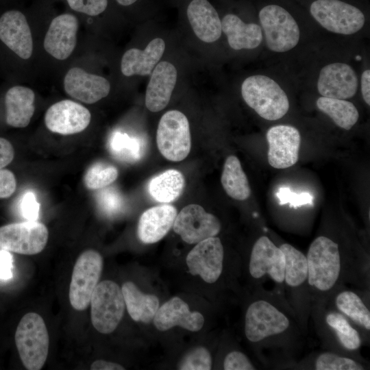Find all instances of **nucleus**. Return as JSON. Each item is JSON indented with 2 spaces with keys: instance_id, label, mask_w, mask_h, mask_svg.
I'll return each instance as SVG.
<instances>
[{
  "instance_id": "f257e3e1",
  "label": "nucleus",
  "mask_w": 370,
  "mask_h": 370,
  "mask_svg": "<svg viewBox=\"0 0 370 370\" xmlns=\"http://www.w3.org/2000/svg\"><path fill=\"white\" fill-rule=\"evenodd\" d=\"M241 95L245 103L260 116L275 121L288 111V98L273 79L263 75L247 77L241 85Z\"/></svg>"
},
{
  "instance_id": "f03ea898",
  "label": "nucleus",
  "mask_w": 370,
  "mask_h": 370,
  "mask_svg": "<svg viewBox=\"0 0 370 370\" xmlns=\"http://www.w3.org/2000/svg\"><path fill=\"white\" fill-rule=\"evenodd\" d=\"M308 284L319 292L330 291L338 282L342 262L338 245L325 236L316 238L306 255Z\"/></svg>"
},
{
  "instance_id": "7ed1b4c3",
  "label": "nucleus",
  "mask_w": 370,
  "mask_h": 370,
  "mask_svg": "<svg viewBox=\"0 0 370 370\" xmlns=\"http://www.w3.org/2000/svg\"><path fill=\"white\" fill-rule=\"evenodd\" d=\"M15 343L24 367L42 369L47 358L49 338L43 319L36 312L25 314L15 332Z\"/></svg>"
},
{
  "instance_id": "20e7f679",
  "label": "nucleus",
  "mask_w": 370,
  "mask_h": 370,
  "mask_svg": "<svg viewBox=\"0 0 370 370\" xmlns=\"http://www.w3.org/2000/svg\"><path fill=\"white\" fill-rule=\"evenodd\" d=\"M90 304L91 322L95 329L104 334L112 333L125 311L121 288L113 281L103 280L95 288Z\"/></svg>"
},
{
  "instance_id": "39448f33",
  "label": "nucleus",
  "mask_w": 370,
  "mask_h": 370,
  "mask_svg": "<svg viewBox=\"0 0 370 370\" xmlns=\"http://www.w3.org/2000/svg\"><path fill=\"white\" fill-rule=\"evenodd\" d=\"M259 19L271 51L286 52L298 44L299 27L284 8L276 4L265 5L259 12Z\"/></svg>"
},
{
  "instance_id": "423d86ee",
  "label": "nucleus",
  "mask_w": 370,
  "mask_h": 370,
  "mask_svg": "<svg viewBox=\"0 0 370 370\" xmlns=\"http://www.w3.org/2000/svg\"><path fill=\"white\" fill-rule=\"evenodd\" d=\"M156 143L160 153L170 161L180 162L187 157L191 137L188 121L182 112L173 110L162 115L156 132Z\"/></svg>"
},
{
  "instance_id": "0eeeda50",
  "label": "nucleus",
  "mask_w": 370,
  "mask_h": 370,
  "mask_svg": "<svg viewBox=\"0 0 370 370\" xmlns=\"http://www.w3.org/2000/svg\"><path fill=\"white\" fill-rule=\"evenodd\" d=\"M310 12L325 29L339 34H355L365 22L358 8L341 0H315L310 4Z\"/></svg>"
},
{
  "instance_id": "6e6552de",
  "label": "nucleus",
  "mask_w": 370,
  "mask_h": 370,
  "mask_svg": "<svg viewBox=\"0 0 370 370\" xmlns=\"http://www.w3.org/2000/svg\"><path fill=\"white\" fill-rule=\"evenodd\" d=\"M103 269V258L92 249L84 251L73 267L69 287V300L77 310H84L90 304Z\"/></svg>"
},
{
  "instance_id": "1a4fd4ad",
  "label": "nucleus",
  "mask_w": 370,
  "mask_h": 370,
  "mask_svg": "<svg viewBox=\"0 0 370 370\" xmlns=\"http://www.w3.org/2000/svg\"><path fill=\"white\" fill-rule=\"evenodd\" d=\"M47 227L37 221L10 223L0 227V248L20 254L34 255L45 247Z\"/></svg>"
},
{
  "instance_id": "9d476101",
  "label": "nucleus",
  "mask_w": 370,
  "mask_h": 370,
  "mask_svg": "<svg viewBox=\"0 0 370 370\" xmlns=\"http://www.w3.org/2000/svg\"><path fill=\"white\" fill-rule=\"evenodd\" d=\"M288 318L270 302L260 299L248 307L245 317V334L253 343L284 332L289 327Z\"/></svg>"
},
{
  "instance_id": "9b49d317",
  "label": "nucleus",
  "mask_w": 370,
  "mask_h": 370,
  "mask_svg": "<svg viewBox=\"0 0 370 370\" xmlns=\"http://www.w3.org/2000/svg\"><path fill=\"white\" fill-rule=\"evenodd\" d=\"M219 219L205 211L197 204H189L177 214L173 229L188 244H196L210 237L216 236L221 231Z\"/></svg>"
},
{
  "instance_id": "f8f14e48",
  "label": "nucleus",
  "mask_w": 370,
  "mask_h": 370,
  "mask_svg": "<svg viewBox=\"0 0 370 370\" xmlns=\"http://www.w3.org/2000/svg\"><path fill=\"white\" fill-rule=\"evenodd\" d=\"M224 250L219 238L214 236L197 243L188 254L186 262L189 272L206 282L214 283L221 276Z\"/></svg>"
},
{
  "instance_id": "ddd939ff",
  "label": "nucleus",
  "mask_w": 370,
  "mask_h": 370,
  "mask_svg": "<svg viewBox=\"0 0 370 370\" xmlns=\"http://www.w3.org/2000/svg\"><path fill=\"white\" fill-rule=\"evenodd\" d=\"M269 144V164L275 169H286L298 160L301 136L299 130L291 125H278L267 132Z\"/></svg>"
},
{
  "instance_id": "4468645a",
  "label": "nucleus",
  "mask_w": 370,
  "mask_h": 370,
  "mask_svg": "<svg viewBox=\"0 0 370 370\" xmlns=\"http://www.w3.org/2000/svg\"><path fill=\"white\" fill-rule=\"evenodd\" d=\"M90 119V112L86 107L69 99L55 103L45 115L46 127L52 132L63 135L84 131Z\"/></svg>"
},
{
  "instance_id": "2eb2a0df",
  "label": "nucleus",
  "mask_w": 370,
  "mask_h": 370,
  "mask_svg": "<svg viewBox=\"0 0 370 370\" xmlns=\"http://www.w3.org/2000/svg\"><path fill=\"white\" fill-rule=\"evenodd\" d=\"M358 79L354 69L343 62L323 66L319 75L317 87L322 97L346 99L355 95Z\"/></svg>"
},
{
  "instance_id": "dca6fc26",
  "label": "nucleus",
  "mask_w": 370,
  "mask_h": 370,
  "mask_svg": "<svg viewBox=\"0 0 370 370\" xmlns=\"http://www.w3.org/2000/svg\"><path fill=\"white\" fill-rule=\"evenodd\" d=\"M284 265V256L280 247L266 236L256 240L249 264V273L254 279H260L267 275L275 282L282 283Z\"/></svg>"
},
{
  "instance_id": "f3484780",
  "label": "nucleus",
  "mask_w": 370,
  "mask_h": 370,
  "mask_svg": "<svg viewBox=\"0 0 370 370\" xmlns=\"http://www.w3.org/2000/svg\"><path fill=\"white\" fill-rule=\"evenodd\" d=\"M0 40L19 58L27 60L32 56V33L26 17L21 12L12 10L1 16Z\"/></svg>"
},
{
  "instance_id": "a211bd4d",
  "label": "nucleus",
  "mask_w": 370,
  "mask_h": 370,
  "mask_svg": "<svg viewBox=\"0 0 370 370\" xmlns=\"http://www.w3.org/2000/svg\"><path fill=\"white\" fill-rule=\"evenodd\" d=\"M78 26L77 18L71 14L54 18L45 37V51L58 60L68 58L76 46Z\"/></svg>"
},
{
  "instance_id": "6ab92c4d",
  "label": "nucleus",
  "mask_w": 370,
  "mask_h": 370,
  "mask_svg": "<svg viewBox=\"0 0 370 370\" xmlns=\"http://www.w3.org/2000/svg\"><path fill=\"white\" fill-rule=\"evenodd\" d=\"M64 88L71 97L85 103H94L108 96L110 84L101 76L73 67L64 78Z\"/></svg>"
},
{
  "instance_id": "aec40b11",
  "label": "nucleus",
  "mask_w": 370,
  "mask_h": 370,
  "mask_svg": "<svg viewBox=\"0 0 370 370\" xmlns=\"http://www.w3.org/2000/svg\"><path fill=\"white\" fill-rule=\"evenodd\" d=\"M153 321L160 331L180 326L191 332H197L204 323V316L199 312L190 311L188 305L178 297L170 299L159 307Z\"/></svg>"
},
{
  "instance_id": "412c9836",
  "label": "nucleus",
  "mask_w": 370,
  "mask_h": 370,
  "mask_svg": "<svg viewBox=\"0 0 370 370\" xmlns=\"http://www.w3.org/2000/svg\"><path fill=\"white\" fill-rule=\"evenodd\" d=\"M147 84L145 106L153 112H159L169 103L175 88L177 72L170 62L163 61L153 69Z\"/></svg>"
},
{
  "instance_id": "4be33fe9",
  "label": "nucleus",
  "mask_w": 370,
  "mask_h": 370,
  "mask_svg": "<svg viewBox=\"0 0 370 370\" xmlns=\"http://www.w3.org/2000/svg\"><path fill=\"white\" fill-rule=\"evenodd\" d=\"M177 214L175 206L163 204L151 207L140 216L137 233L143 243H154L160 241L173 227Z\"/></svg>"
},
{
  "instance_id": "5701e85b",
  "label": "nucleus",
  "mask_w": 370,
  "mask_h": 370,
  "mask_svg": "<svg viewBox=\"0 0 370 370\" xmlns=\"http://www.w3.org/2000/svg\"><path fill=\"white\" fill-rule=\"evenodd\" d=\"M186 14L195 35L203 42H213L221 36V21L215 8L207 0H193Z\"/></svg>"
},
{
  "instance_id": "b1692460",
  "label": "nucleus",
  "mask_w": 370,
  "mask_h": 370,
  "mask_svg": "<svg viewBox=\"0 0 370 370\" xmlns=\"http://www.w3.org/2000/svg\"><path fill=\"white\" fill-rule=\"evenodd\" d=\"M165 49L164 40L155 38L149 42L144 50L132 48L123 54L121 70L127 77L149 75L158 64Z\"/></svg>"
},
{
  "instance_id": "393cba45",
  "label": "nucleus",
  "mask_w": 370,
  "mask_h": 370,
  "mask_svg": "<svg viewBox=\"0 0 370 370\" xmlns=\"http://www.w3.org/2000/svg\"><path fill=\"white\" fill-rule=\"evenodd\" d=\"M35 94L25 86H14L5 96L6 123L13 127H27L34 115Z\"/></svg>"
},
{
  "instance_id": "a878e982",
  "label": "nucleus",
  "mask_w": 370,
  "mask_h": 370,
  "mask_svg": "<svg viewBox=\"0 0 370 370\" xmlns=\"http://www.w3.org/2000/svg\"><path fill=\"white\" fill-rule=\"evenodd\" d=\"M221 29L227 36L230 47L234 50L255 49L262 40L260 25L245 23L234 14H227L223 18Z\"/></svg>"
},
{
  "instance_id": "bb28decb",
  "label": "nucleus",
  "mask_w": 370,
  "mask_h": 370,
  "mask_svg": "<svg viewBox=\"0 0 370 370\" xmlns=\"http://www.w3.org/2000/svg\"><path fill=\"white\" fill-rule=\"evenodd\" d=\"M127 312L135 321L149 324L159 308V299L155 295L145 294L132 282H125L121 287Z\"/></svg>"
},
{
  "instance_id": "cd10ccee",
  "label": "nucleus",
  "mask_w": 370,
  "mask_h": 370,
  "mask_svg": "<svg viewBox=\"0 0 370 370\" xmlns=\"http://www.w3.org/2000/svg\"><path fill=\"white\" fill-rule=\"evenodd\" d=\"M184 186L185 179L182 173L176 169H169L149 181L148 192L154 200L167 204L180 197Z\"/></svg>"
},
{
  "instance_id": "c85d7f7f",
  "label": "nucleus",
  "mask_w": 370,
  "mask_h": 370,
  "mask_svg": "<svg viewBox=\"0 0 370 370\" xmlns=\"http://www.w3.org/2000/svg\"><path fill=\"white\" fill-rule=\"evenodd\" d=\"M221 184L228 196L236 200H245L251 195V188L238 158L230 156L225 160L221 177Z\"/></svg>"
},
{
  "instance_id": "c756f323",
  "label": "nucleus",
  "mask_w": 370,
  "mask_h": 370,
  "mask_svg": "<svg viewBox=\"0 0 370 370\" xmlns=\"http://www.w3.org/2000/svg\"><path fill=\"white\" fill-rule=\"evenodd\" d=\"M319 110L330 117L335 124L346 130H350L358 121L359 114L356 107L350 101L320 97L316 101Z\"/></svg>"
},
{
  "instance_id": "7c9ffc66",
  "label": "nucleus",
  "mask_w": 370,
  "mask_h": 370,
  "mask_svg": "<svg viewBox=\"0 0 370 370\" xmlns=\"http://www.w3.org/2000/svg\"><path fill=\"white\" fill-rule=\"evenodd\" d=\"M284 260V280L291 287H299L308 280V267L306 256L293 245L284 243L279 247Z\"/></svg>"
},
{
  "instance_id": "2f4dec72",
  "label": "nucleus",
  "mask_w": 370,
  "mask_h": 370,
  "mask_svg": "<svg viewBox=\"0 0 370 370\" xmlns=\"http://www.w3.org/2000/svg\"><path fill=\"white\" fill-rule=\"evenodd\" d=\"M339 311L367 330L370 329V312L362 299L356 293L343 291L335 299Z\"/></svg>"
},
{
  "instance_id": "473e14b6",
  "label": "nucleus",
  "mask_w": 370,
  "mask_h": 370,
  "mask_svg": "<svg viewBox=\"0 0 370 370\" xmlns=\"http://www.w3.org/2000/svg\"><path fill=\"white\" fill-rule=\"evenodd\" d=\"M327 324L334 331L340 343L350 351L358 349L361 345V338L358 331L347 319L337 312H329L325 318Z\"/></svg>"
},
{
  "instance_id": "72a5a7b5",
  "label": "nucleus",
  "mask_w": 370,
  "mask_h": 370,
  "mask_svg": "<svg viewBox=\"0 0 370 370\" xmlns=\"http://www.w3.org/2000/svg\"><path fill=\"white\" fill-rule=\"evenodd\" d=\"M118 175L119 171L113 165L97 162L93 164L86 171L84 181L88 189L99 190L111 184L116 180Z\"/></svg>"
},
{
  "instance_id": "f704fd0d",
  "label": "nucleus",
  "mask_w": 370,
  "mask_h": 370,
  "mask_svg": "<svg viewBox=\"0 0 370 370\" xmlns=\"http://www.w3.org/2000/svg\"><path fill=\"white\" fill-rule=\"evenodd\" d=\"M314 369L317 370H361L358 362L331 352H324L317 358Z\"/></svg>"
},
{
  "instance_id": "c9c22d12",
  "label": "nucleus",
  "mask_w": 370,
  "mask_h": 370,
  "mask_svg": "<svg viewBox=\"0 0 370 370\" xmlns=\"http://www.w3.org/2000/svg\"><path fill=\"white\" fill-rule=\"evenodd\" d=\"M212 356L204 347H197L189 351L180 360V370H210L212 369Z\"/></svg>"
},
{
  "instance_id": "e433bc0d",
  "label": "nucleus",
  "mask_w": 370,
  "mask_h": 370,
  "mask_svg": "<svg viewBox=\"0 0 370 370\" xmlns=\"http://www.w3.org/2000/svg\"><path fill=\"white\" fill-rule=\"evenodd\" d=\"M112 152L123 160H136L140 156V147L138 143L127 135L116 133L110 143Z\"/></svg>"
},
{
  "instance_id": "4c0bfd02",
  "label": "nucleus",
  "mask_w": 370,
  "mask_h": 370,
  "mask_svg": "<svg viewBox=\"0 0 370 370\" xmlns=\"http://www.w3.org/2000/svg\"><path fill=\"white\" fill-rule=\"evenodd\" d=\"M100 209L108 214H113L119 211L121 206V198L113 188H103L97 197Z\"/></svg>"
},
{
  "instance_id": "58836bf2",
  "label": "nucleus",
  "mask_w": 370,
  "mask_h": 370,
  "mask_svg": "<svg viewBox=\"0 0 370 370\" xmlns=\"http://www.w3.org/2000/svg\"><path fill=\"white\" fill-rule=\"evenodd\" d=\"M280 205L289 204L290 206L297 208L305 204H312L313 197L308 192L296 193L289 188L282 187L276 193Z\"/></svg>"
},
{
  "instance_id": "ea45409f",
  "label": "nucleus",
  "mask_w": 370,
  "mask_h": 370,
  "mask_svg": "<svg viewBox=\"0 0 370 370\" xmlns=\"http://www.w3.org/2000/svg\"><path fill=\"white\" fill-rule=\"evenodd\" d=\"M71 9L90 16H97L105 11L108 0H66Z\"/></svg>"
},
{
  "instance_id": "a19ab883",
  "label": "nucleus",
  "mask_w": 370,
  "mask_h": 370,
  "mask_svg": "<svg viewBox=\"0 0 370 370\" xmlns=\"http://www.w3.org/2000/svg\"><path fill=\"white\" fill-rule=\"evenodd\" d=\"M19 210L27 221H37L40 204L34 192L27 191L23 195L19 203Z\"/></svg>"
},
{
  "instance_id": "79ce46f5",
  "label": "nucleus",
  "mask_w": 370,
  "mask_h": 370,
  "mask_svg": "<svg viewBox=\"0 0 370 370\" xmlns=\"http://www.w3.org/2000/svg\"><path fill=\"white\" fill-rule=\"evenodd\" d=\"M225 370L256 369L248 357L239 351H232L227 354L223 361Z\"/></svg>"
},
{
  "instance_id": "37998d69",
  "label": "nucleus",
  "mask_w": 370,
  "mask_h": 370,
  "mask_svg": "<svg viewBox=\"0 0 370 370\" xmlns=\"http://www.w3.org/2000/svg\"><path fill=\"white\" fill-rule=\"evenodd\" d=\"M16 188L14 173L6 169H0V199L10 197Z\"/></svg>"
},
{
  "instance_id": "c03bdc74",
  "label": "nucleus",
  "mask_w": 370,
  "mask_h": 370,
  "mask_svg": "<svg viewBox=\"0 0 370 370\" xmlns=\"http://www.w3.org/2000/svg\"><path fill=\"white\" fill-rule=\"evenodd\" d=\"M13 257L10 251L0 249V281L8 282L13 278Z\"/></svg>"
},
{
  "instance_id": "a18cd8bd",
  "label": "nucleus",
  "mask_w": 370,
  "mask_h": 370,
  "mask_svg": "<svg viewBox=\"0 0 370 370\" xmlns=\"http://www.w3.org/2000/svg\"><path fill=\"white\" fill-rule=\"evenodd\" d=\"M14 150L10 142L0 137V169L9 164L14 159Z\"/></svg>"
},
{
  "instance_id": "49530a36",
  "label": "nucleus",
  "mask_w": 370,
  "mask_h": 370,
  "mask_svg": "<svg viewBox=\"0 0 370 370\" xmlns=\"http://www.w3.org/2000/svg\"><path fill=\"white\" fill-rule=\"evenodd\" d=\"M361 93L365 103L370 105V70L364 71L361 75Z\"/></svg>"
},
{
  "instance_id": "de8ad7c7",
  "label": "nucleus",
  "mask_w": 370,
  "mask_h": 370,
  "mask_svg": "<svg viewBox=\"0 0 370 370\" xmlns=\"http://www.w3.org/2000/svg\"><path fill=\"white\" fill-rule=\"evenodd\" d=\"M92 370H123L125 368L116 362L98 360L93 362L90 366Z\"/></svg>"
},
{
  "instance_id": "09e8293b",
  "label": "nucleus",
  "mask_w": 370,
  "mask_h": 370,
  "mask_svg": "<svg viewBox=\"0 0 370 370\" xmlns=\"http://www.w3.org/2000/svg\"><path fill=\"white\" fill-rule=\"evenodd\" d=\"M137 0H116L118 3H119L121 5L127 6L133 4L135 3Z\"/></svg>"
}]
</instances>
